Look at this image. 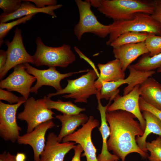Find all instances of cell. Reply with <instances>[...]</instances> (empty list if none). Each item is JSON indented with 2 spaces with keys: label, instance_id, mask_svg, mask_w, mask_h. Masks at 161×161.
I'll return each mask as SVG.
<instances>
[{
  "label": "cell",
  "instance_id": "obj_1",
  "mask_svg": "<svg viewBox=\"0 0 161 161\" xmlns=\"http://www.w3.org/2000/svg\"><path fill=\"white\" fill-rule=\"evenodd\" d=\"M136 118L133 114L125 111L106 112V120L110 131L107 142L108 149L121 161H125L127 156L133 153L139 154L144 159L149 156L136 142V137L142 136L144 131Z\"/></svg>",
  "mask_w": 161,
  "mask_h": 161
},
{
  "label": "cell",
  "instance_id": "obj_2",
  "mask_svg": "<svg viewBox=\"0 0 161 161\" xmlns=\"http://www.w3.org/2000/svg\"><path fill=\"white\" fill-rule=\"evenodd\" d=\"M91 6L114 21L133 19L135 14L142 13L152 15L155 7L154 1L141 0H90Z\"/></svg>",
  "mask_w": 161,
  "mask_h": 161
},
{
  "label": "cell",
  "instance_id": "obj_3",
  "mask_svg": "<svg viewBox=\"0 0 161 161\" xmlns=\"http://www.w3.org/2000/svg\"><path fill=\"white\" fill-rule=\"evenodd\" d=\"M35 42L36 50L32 57L34 64L37 66L66 67L76 60L71 47L68 45L64 44L56 47L48 46L39 37L36 39Z\"/></svg>",
  "mask_w": 161,
  "mask_h": 161
},
{
  "label": "cell",
  "instance_id": "obj_4",
  "mask_svg": "<svg viewBox=\"0 0 161 161\" xmlns=\"http://www.w3.org/2000/svg\"><path fill=\"white\" fill-rule=\"evenodd\" d=\"M109 25V38L106 43L108 46L119 36L129 32H146L161 36L160 23L151 15L144 13H136L132 19L114 21Z\"/></svg>",
  "mask_w": 161,
  "mask_h": 161
},
{
  "label": "cell",
  "instance_id": "obj_5",
  "mask_svg": "<svg viewBox=\"0 0 161 161\" xmlns=\"http://www.w3.org/2000/svg\"><path fill=\"white\" fill-rule=\"evenodd\" d=\"M98 78L94 70L89 69L86 74L77 79L67 80L68 83L64 89L55 93H50L47 96L50 98L54 96L67 94L62 97L74 99L75 103H87L88 98L91 95H96L100 93L95 86V80Z\"/></svg>",
  "mask_w": 161,
  "mask_h": 161
},
{
  "label": "cell",
  "instance_id": "obj_6",
  "mask_svg": "<svg viewBox=\"0 0 161 161\" xmlns=\"http://www.w3.org/2000/svg\"><path fill=\"white\" fill-rule=\"evenodd\" d=\"M79 14L78 22L74 28V33L78 40L83 34L90 33L104 38L109 34L110 25H104L98 20L91 9L89 0H76Z\"/></svg>",
  "mask_w": 161,
  "mask_h": 161
},
{
  "label": "cell",
  "instance_id": "obj_7",
  "mask_svg": "<svg viewBox=\"0 0 161 161\" xmlns=\"http://www.w3.org/2000/svg\"><path fill=\"white\" fill-rule=\"evenodd\" d=\"M128 69L129 74L126 78L116 81L102 83L99 96L100 100L104 98L106 100H113L119 92L118 88L123 84H127L128 85L123 90V95H126L131 92L136 86L141 85L155 73L154 70L146 72L140 71L135 69L131 65Z\"/></svg>",
  "mask_w": 161,
  "mask_h": 161
},
{
  "label": "cell",
  "instance_id": "obj_8",
  "mask_svg": "<svg viewBox=\"0 0 161 161\" xmlns=\"http://www.w3.org/2000/svg\"><path fill=\"white\" fill-rule=\"evenodd\" d=\"M24 105V110L18 114L17 118L26 122L27 133L32 131L41 123L54 118V113L46 107L42 99L36 100L31 97L26 100Z\"/></svg>",
  "mask_w": 161,
  "mask_h": 161
},
{
  "label": "cell",
  "instance_id": "obj_9",
  "mask_svg": "<svg viewBox=\"0 0 161 161\" xmlns=\"http://www.w3.org/2000/svg\"><path fill=\"white\" fill-rule=\"evenodd\" d=\"M14 32V35L11 41L7 40L4 42L7 47V60L3 70L0 73V80L10 69L19 64L25 63L34 64L32 56L28 53L24 47L21 30L17 27Z\"/></svg>",
  "mask_w": 161,
  "mask_h": 161
},
{
  "label": "cell",
  "instance_id": "obj_10",
  "mask_svg": "<svg viewBox=\"0 0 161 161\" xmlns=\"http://www.w3.org/2000/svg\"><path fill=\"white\" fill-rule=\"evenodd\" d=\"M23 64L27 72L36 79V83L31 87L30 91V92L36 94L38 90L43 86H50L54 88L57 91H59L63 89L60 84L62 80L74 74L87 72L89 70L87 69L62 74L57 70L55 67H49L47 69L41 70L32 66L28 63Z\"/></svg>",
  "mask_w": 161,
  "mask_h": 161
},
{
  "label": "cell",
  "instance_id": "obj_11",
  "mask_svg": "<svg viewBox=\"0 0 161 161\" xmlns=\"http://www.w3.org/2000/svg\"><path fill=\"white\" fill-rule=\"evenodd\" d=\"M99 126V121L90 116L86 123L73 133L68 135L62 139L63 143L74 142L82 147L86 158V161H98L96 156L97 150L93 144L91 138L92 130Z\"/></svg>",
  "mask_w": 161,
  "mask_h": 161
},
{
  "label": "cell",
  "instance_id": "obj_12",
  "mask_svg": "<svg viewBox=\"0 0 161 161\" xmlns=\"http://www.w3.org/2000/svg\"><path fill=\"white\" fill-rule=\"evenodd\" d=\"M25 101L15 104H6L0 101V136L4 140L13 143L17 141L21 128L17 122L16 113Z\"/></svg>",
  "mask_w": 161,
  "mask_h": 161
},
{
  "label": "cell",
  "instance_id": "obj_13",
  "mask_svg": "<svg viewBox=\"0 0 161 161\" xmlns=\"http://www.w3.org/2000/svg\"><path fill=\"white\" fill-rule=\"evenodd\" d=\"M36 80L34 76L27 72L23 64H21L15 66L13 71L1 81L0 87L2 89H6L9 91L18 92L27 100L31 86Z\"/></svg>",
  "mask_w": 161,
  "mask_h": 161
},
{
  "label": "cell",
  "instance_id": "obj_14",
  "mask_svg": "<svg viewBox=\"0 0 161 161\" xmlns=\"http://www.w3.org/2000/svg\"><path fill=\"white\" fill-rule=\"evenodd\" d=\"M140 86L137 85L131 92L123 96L119 94L117 95L113 100V102L107 107L106 112L122 110L133 114L138 120L144 131L146 123L139 106Z\"/></svg>",
  "mask_w": 161,
  "mask_h": 161
},
{
  "label": "cell",
  "instance_id": "obj_15",
  "mask_svg": "<svg viewBox=\"0 0 161 161\" xmlns=\"http://www.w3.org/2000/svg\"><path fill=\"white\" fill-rule=\"evenodd\" d=\"M55 126L52 120L40 124L32 131L19 136L17 141L20 144L28 145L32 148L34 161H40V156L45 146V134L47 131Z\"/></svg>",
  "mask_w": 161,
  "mask_h": 161
},
{
  "label": "cell",
  "instance_id": "obj_16",
  "mask_svg": "<svg viewBox=\"0 0 161 161\" xmlns=\"http://www.w3.org/2000/svg\"><path fill=\"white\" fill-rule=\"evenodd\" d=\"M57 136L52 132L48 134L40 161H64L65 155L75 146L74 142H59Z\"/></svg>",
  "mask_w": 161,
  "mask_h": 161
},
{
  "label": "cell",
  "instance_id": "obj_17",
  "mask_svg": "<svg viewBox=\"0 0 161 161\" xmlns=\"http://www.w3.org/2000/svg\"><path fill=\"white\" fill-rule=\"evenodd\" d=\"M113 53L115 59L120 61L122 69L125 72L138 57L149 52L144 41L126 44L113 48Z\"/></svg>",
  "mask_w": 161,
  "mask_h": 161
},
{
  "label": "cell",
  "instance_id": "obj_18",
  "mask_svg": "<svg viewBox=\"0 0 161 161\" xmlns=\"http://www.w3.org/2000/svg\"><path fill=\"white\" fill-rule=\"evenodd\" d=\"M97 66L100 71L95 86L100 92L103 82L116 81L125 79V75L119 60L115 59L105 64L99 63Z\"/></svg>",
  "mask_w": 161,
  "mask_h": 161
},
{
  "label": "cell",
  "instance_id": "obj_19",
  "mask_svg": "<svg viewBox=\"0 0 161 161\" xmlns=\"http://www.w3.org/2000/svg\"><path fill=\"white\" fill-rule=\"evenodd\" d=\"M61 4H57L47 7L44 8H38L34 4L23 0L20 7L14 13L10 14H6L2 13L0 15V23H6L10 20L19 18L25 16L38 13H43L49 15L54 18H56L54 11L61 7Z\"/></svg>",
  "mask_w": 161,
  "mask_h": 161
},
{
  "label": "cell",
  "instance_id": "obj_20",
  "mask_svg": "<svg viewBox=\"0 0 161 161\" xmlns=\"http://www.w3.org/2000/svg\"><path fill=\"white\" fill-rule=\"evenodd\" d=\"M98 106L97 109L99 110L101 117V124L99 130L102 136V146L101 153L97 157L98 161H115L119 159L116 156L110 153L108 149L107 142L108 138L110 135V131L106 119V113L108 103L105 106H103L99 97H97Z\"/></svg>",
  "mask_w": 161,
  "mask_h": 161
},
{
  "label": "cell",
  "instance_id": "obj_21",
  "mask_svg": "<svg viewBox=\"0 0 161 161\" xmlns=\"http://www.w3.org/2000/svg\"><path fill=\"white\" fill-rule=\"evenodd\" d=\"M140 97L148 104L161 110V84L150 77L140 85Z\"/></svg>",
  "mask_w": 161,
  "mask_h": 161
},
{
  "label": "cell",
  "instance_id": "obj_22",
  "mask_svg": "<svg viewBox=\"0 0 161 161\" xmlns=\"http://www.w3.org/2000/svg\"><path fill=\"white\" fill-rule=\"evenodd\" d=\"M55 117L61 123V127L57 136L58 141L60 143L64 137L74 133L78 127L83 126L89 119L86 115L82 113L77 114H59Z\"/></svg>",
  "mask_w": 161,
  "mask_h": 161
},
{
  "label": "cell",
  "instance_id": "obj_23",
  "mask_svg": "<svg viewBox=\"0 0 161 161\" xmlns=\"http://www.w3.org/2000/svg\"><path fill=\"white\" fill-rule=\"evenodd\" d=\"M142 112V115L145 121V128L142 136L136 137V141L139 148L147 153L145 145L147 137L151 133L161 136V121L150 112L147 111Z\"/></svg>",
  "mask_w": 161,
  "mask_h": 161
},
{
  "label": "cell",
  "instance_id": "obj_24",
  "mask_svg": "<svg viewBox=\"0 0 161 161\" xmlns=\"http://www.w3.org/2000/svg\"><path fill=\"white\" fill-rule=\"evenodd\" d=\"M42 100L48 109H55L63 114H77L86 110L85 108L79 107L70 101L64 102L60 100L53 101L46 96Z\"/></svg>",
  "mask_w": 161,
  "mask_h": 161
},
{
  "label": "cell",
  "instance_id": "obj_25",
  "mask_svg": "<svg viewBox=\"0 0 161 161\" xmlns=\"http://www.w3.org/2000/svg\"><path fill=\"white\" fill-rule=\"evenodd\" d=\"M131 66L135 69L143 72L153 71L161 67V53L152 57L149 53L142 55L138 61Z\"/></svg>",
  "mask_w": 161,
  "mask_h": 161
},
{
  "label": "cell",
  "instance_id": "obj_26",
  "mask_svg": "<svg viewBox=\"0 0 161 161\" xmlns=\"http://www.w3.org/2000/svg\"><path fill=\"white\" fill-rule=\"evenodd\" d=\"M148 35V33L146 32H125L119 36L111 43L110 46L115 48L126 44L144 42Z\"/></svg>",
  "mask_w": 161,
  "mask_h": 161
},
{
  "label": "cell",
  "instance_id": "obj_27",
  "mask_svg": "<svg viewBox=\"0 0 161 161\" xmlns=\"http://www.w3.org/2000/svg\"><path fill=\"white\" fill-rule=\"evenodd\" d=\"M36 14L25 16L9 23H0V46L4 42V38L9 31L15 26L21 24H24L31 20Z\"/></svg>",
  "mask_w": 161,
  "mask_h": 161
},
{
  "label": "cell",
  "instance_id": "obj_28",
  "mask_svg": "<svg viewBox=\"0 0 161 161\" xmlns=\"http://www.w3.org/2000/svg\"><path fill=\"white\" fill-rule=\"evenodd\" d=\"M145 43L150 56L161 53V36L148 33Z\"/></svg>",
  "mask_w": 161,
  "mask_h": 161
},
{
  "label": "cell",
  "instance_id": "obj_29",
  "mask_svg": "<svg viewBox=\"0 0 161 161\" xmlns=\"http://www.w3.org/2000/svg\"><path fill=\"white\" fill-rule=\"evenodd\" d=\"M146 147L147 151L150 152L148 157L150 161H161V136L151 142H146Z\"/></svg>",
  "mask_w": 161,
  "mask_h": 161
},
{
  "label": "cell",
  "instance_id": "obj_30",
  "mask_svg": "<svg viewBox=\"0 0 161 161\" xmlns=\"http://www.w3.org/2000/svg\"><path fill=\"white\" fill-rule=\"evenodd\" d=\"M23 2L21 0H0V8L4 14H11L20 7Z\"/></svg>",
  "mask_w": 161,
  "mask_h": 161
},
{
  "label": "cell",
  "instance_id": "obj_31",
  "mask_svg": "<svg viewBox=\"0 0 161 161\" xmlns=\"http://www.w3.org/2000/svg\"><path fill=\"white\" fill-rule=\"evenodd\" d=\"M0 100L6 101L10 104L26 100L23 96L19 97L10 91L1 88L0 89Z\"/></svg>",
  "mask_w": 161,
  "mask_h": 161
},
{
  "label": "cell",
  "instance_id": "obj_32",
  "mask_svg": "<svg viewBox=\"0 0 161 161\" xmlns=\"http://www.w3.org/2000/svg\"><path fill=\"white\" fill-rule=\"evenodd\" d=\"M139 106L141 111H147L156 116L161 121V110L148 104L140 97L139 99Z\"/></svg>",
  "mask_w": 161,
  "mask_h": 161
},
{
  "label": "cell",
  "instance_id": "obj_33",
  "mask_svg": "<svg viewBox=\"0 0 161 161\" xmlns=\"http://www.w3.org/2000/svg\"><path fill=\"white\" fill-rule=\"evenodd\" d=\"M33 3L36 7L38 8H44L47 7L57 4L56 0H26Z\"/></svg>",
  "mask_w": 161,
  "mask_h": 161
},
{
  "label": "cell",
  "instance_id": "obj_34",
  "mask_svg": "<svg viewBox=\"0 0 161 161\" xmlns=\"http://www.w3.org/2000/svg\"><path fill=\"white\" fill-rule=\"evenodd\" d=\"M155 9L152 17L158 22L161 27V0H154Z\"/></svg>",
  "mask_w": 161,
  "mask_h": 161
},
{
  "label": "cell",
  "instance_id": "obj_35",
  "mask_svg": "<svg viewBox=\"0 0 161 161\" xmlns=\"http://www.w3.org/2000/svg\"><path fill=\"white\" fill-rule=\"evenodd\" d=\"M74 150V155L71 161H81L80 155L83 151L81 146L79 144L73 148Z\"/></svg>",
  "mask_w": 161,
  "mask_h": 161
},
{
  "label": "cell",
  "instance_id": "obj_36",
  "mask_svg": "<svg viewBox=\"0 0 161 161\" xmlns=\"http://www.w3.org/2000/svg\"><path fill=\"white\" fill-rule=\"evenodd\" d=\"M7 60V55L6 51L0 50V73L3 70Z\"/></svg>",
  "mask_w": 161,
  "mask_h": 161
},
{
  "label": "cell",
  "instance_id": "obj_37",
  "mask_svg": "<svg viewBox=\"0 0 161 161\" xmlns=\"http://www.w3.org/2000/svg\"><path fill=\"white\" fill-rule=\"evenodd\" d=\"M26 158V155L23 153L18 152L15 156L16 161L25 160Z\"/></svg>",
  "mask_w": 161,
  "mask_h": 161
},
{
  "label": "cell",
  "instance_id": "obj_38",
  "mask_svg": "<svg viewBox=\"0 0 161 161\" xmlns=\"http://www.w3.org/2000/svg\"><path fill=\"white\" fill-rule=\"evenodd\" d=\"M0 161H7V153L6 151H4L0 155Z\"/></svg>",
  "mask_w": 161,
  "mask_h": 161
},
{
  "label": "cell",
  "instance_id": "obj_39",
  "mask_svg": "<svg viewBox=\"0 0 161 161\" xmlns=\"http://www.w3.org/2000/svg\"><path fill=\"white\" fill-rule=\"evenodd\" d=\"M7 161H16L15 156L11 154L9 152H7Z\"/></svg>",
  "mask_w": 161,
  "mask_h": 161
},
{
  "label": "cell",
  "instance_id": "obj_40",
  "mask_svg": "<svg viewBox=\"0 0 161 161\" xmlns=\"http://www.w3.org/2000/svg\"><path fill=\"white\" fill-rule=\"evenodd\" d=\"M157 71L158 72L161 73V67L158 69Z\"/></svg>",
  "mask_w": 161,
  "mask_h": 161
},
{
  "label": "cell",
  "instance_id": "obj_41",
  "mask_svg": "<svg viewBox=\"0 0 161 161\" xmlns=\"http://www.w3.org/2000/svg\"><path fill=\"white\" fill-rule=\"evenodd\" d=\"M25 160H20V161H25Z\"/></svg>",
  "mask_w": 161,
  "mask_h": 161
},
{
  "label": "cell",
  "instance_id": "obj_42",
  "mask_svg": "<svg viewBox=\"0 0 161 161\" xmlns=\"http://www.w3.org/2000/svg\"><path fill=\"white\" fill-rule=\"evenodd\" d=\"M115 161H118V160H116Z\"/></svg>",
  "mask_w": 161,
  "mask_h": 161
}]
</instances>
